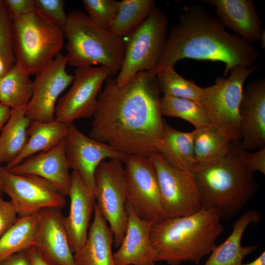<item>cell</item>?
Instances as JSON below:
<instances>
[{
    "mask_svg": "<svg viewBox=\"0 0 265 265\" xmlns=\"http://www.w3.org/2000/svg\"><path fill=\"white\" fill-rule=\"evenodd\" d=\"M15 64L13 22L0 0V79Z\"/></svg>",
    "mask_w": 265,
    "mask_h": 265,
    "instance_id": "obj_33",
    "label": "cell"
},
{
    "mask_svg": "<svg viewBox=\"0 0 265 265\" xmlns=\"http://www.w3.org/2000/svg\"><path fill=\"white\" fill-rule=\"evenodd\" d=\"M241 142L246 151L265 148V79L249 82L239 106Z\"/></svg>",
    "mask_w": 265,
    "mask_h": 265,
    "instance_id": "obj_17",
    "label": "cell"
},
{
    "mask_svg": "<svg viewBox=\"0 0 265 265\" xmlns=\"http://www.w3.org/2000/svg\"><path fill=\"white\" fill-rule=\"evenodd\" d=\"M3 191L10 198L18 215L48 208L62 209L65 197L50 182L38 176L15 174L1 168Z\"/></svg>",
    "mask_w": 265,
    "mask_h": 265,
    "instance_id": "obj_13",
    "label": "cell"
},
{
    "mask_svg": "<svg viewBox=\"0 0 265 265\" xmlns=\"http://www.w3.org/2000/svg\"><path fill=\"white\" fill-rule=\"evenodd\" d=\"M82 3L86 14L93 22L109 29L117 14L118 1L115 0H83Z\"/></svg>",
    "mask_w": 265,
    "mask_h": 265,
    "instance_id": "obj_34",
    "label": "cell"
},
{
    "mask_svg": "<svg viewBox=\"0 0 265 265\" xmlns=\"http://www.w3.org/2000/svg\"><path fill=\"white\" fill-rule=\"evenodd\" d=\"M128 222L126 233L117 251L113 254L116 265H155L156 254L150 240L154 222L141 219L127 200Z\"/></svg>",
    "mask_w": 265,
    "mask_h": 265,
    "instance_id": "obj_18",
    "label": "cell"
},
{
    "mask_svg": "<svg viewBox=\"0 0 265 265\" xmlns=\"http://www.w3.org/2000/svg\"><path fill=\"white\" fill-rule=\"evenodd\" d=\"M215 7L217 18L225 27L248 42H260L262 23L252 0H205Z\"/></svg>",
    "mask_w": 265,
    "mask_h": 265,
    "instance_id": "obj_21",
    "label": "cell"
},
{
    "mask_svg": "<svg viewBox=\"0 0 265 265\" xmlns=\"http://www.w3.org/2000/svg\"><path fill=\"white\" fill-rule=\"evenodd\" d=\"M36 8L62 31L67 16L64 10L63 0H35Z\"/></svg>",
    "mask_w": 265,
    "mask_h": 265,
    "instance_id": "obj_35",
    "label": "cell"
},
{
    "mask_svg": "<svg viewBox=\"0 0 265 265\" xmlns=\"http://www.w3.org/2000/svg\"><path fill=\"white\" fill-rule=\"evenodd\" d=\"M114 235L96 203L86 241L74 253L76 265H116L112 252Z\"/></svg>",
    "mask_w": 265,
    "mask_h": 265,
    "instance_id": "obj_23",
    "label": "cell"
},
{
    "mask_svg": "<svg viewBox=\"0 0 265 265\" xmlns=\"http://www.w3.org/2000/svg\"><path fill=\"white\" fill-rule=\"evenodd\" d=\"M244 156L247 165L253 172L260 171L265 174V148L254 152L245 150Z\"/></svg>",
    "mask_w": 265,
    "mask_h": 265,
    "instance_id": "obj_38",
    "label": "cell"
},
{
    "mask_svg": "<svg viewBox=\"0 0 265 265\" xmlns=\"http://www.w3.org/2000/svg\"><path fill=\"white\" fill-rule=\"evenodd\" d=\"M258 66L236 67L228 78L218 77L213 85L203 88L200 104L211 125L229 141L241 140L239 110L243 86Z\"/></svg>",
    "mask_w": 265,
    "mask_h": 265,
    "instance_id": "obj_7",
    "label": "cell"
},
{
    "mask_svg": "<svg viewBox=\"0 0 265 265\" xmlns=\"http://www.w3.org/2000/svg\"><path fill=\"white\" fill-rule=\"evenodd\" d=\"M68 126L55 118L49 122L32 121L28 129V139L24 149L4 167L9 169L31 156L54 147L66 138Z\"/></svg>",
    "mask_w": 265,
    "mask_h": 265,
    "instance_id": "obj_24",
    "label": "cell"
},
{
    "mask_svg": "<svg viewBox=\"0 0 265 265\" xmlns=\"http://www.w3.org/2000/svg\"><path fill=\"white\" fill-rule=\"evenodd\" d=\"M27 104L11 108L10 117L0 134V164L12 162L24 149L31 120L26 115Z\"/></svg>",
    "mask_w": 265,
    "mask_h": 265,
    "instance_id": "obj_25",
    "label": "cell"
},
{
    "mask_svg": "<svg viewBox=\"0 0 265 265\" xmlns=\"http://www.w3.org/2000/svg\"><path fill=\"white\" fill-rule=\"evenodd\" d=\"M61 210L48 208L38 212L39 220L34 245L57 265H76Z\"/></svg>",
    "mask_w": 265,
    "mask_h": 265,
    "instance_id": "obj_20",
    "label": "cell"
},
{
    "mask_svg": "<svg viewBox=\"0 0 265 265\" xmlns=\"http://www.w3.org/2000/svg\"><path fill=\"white\" fill-rule=\"evenodd\" d=\"M26 251L30 265H57L34 245Z\"/></svg>",
    "mask_w": 265,
    "mask_h": 265,
    "instance_id": "obj_39",
    "label": "cell"
},
{
    "mask_svg": "<svg viewBox=\"0 0 265 265\" xmlns=\"http://www.w3.org/2000/svg\"><path fill=\"white\" fill-rule=\"evenodd\" d=\"M221 219L216 211L202 209L187 216L168 217L154 223L150 240L156 262L170 265L199 264L216 246L223 230Z\"/></svg>",
    "mask_w": 265,
    "mask_h": 265,
    "instance_id": "obj_4",
    "label": "cell"
},
{
    "mask_svg": "<svg viewBox=\"0 0 265 265\" xmlns=\"http://www.w3.org/2000/svg\"><path fill=\"white\" fill-rule=\"evenodd\" d=\"M74 76L72 86L59 99L55 108V118L67 125L93 115L103 84L109 78V72L106 67L100 65L76 68Z\"/></svg>",
    "mask_w": 265,
    "mask_h": 265,
    "instance_id": "obj_12",
    "label": "cell"
},
{
    "mask_svg": "<svg viewBox=\"0 0 265 265\" xmlns=\"http://www.w3.org/2000/svg\"><path fill=\"white\" fill-rule=\"evenodd\" d=\"M195 132V130L178 131L163 120V146L159 153L174 167L191 171L197 165L194 153Z\"/></svg>",
    "mask_w": 265,
    "mask_h": 265,
    "instance_id": "obj_26",
    "label": "cell"
},
{
    "mask_svg": "<svg viewBox=\"0 0 265 265\" xmlns=\"http://www.w3.org/2000/svg\"><path fill=\"white\" fill-rule=\"evenodd\" d=\"M63 32L67 41L65 56L70 66L76 68L99 64L108 69L109 78L119 73L125 55L122 38L76 9L68 14Z\"/></svg>",
    "mask_w": 265,
    "mask_h": 265,
    "instance_id": "obj_5",
    "label": "cell"
},
{
    "mask_svg": "<svg viewBox=\"0 0 265 265\" xmlns=\"http://www.w3.org/2000/svg\"><path fill=\"white\" fill-rule=\"evenodd\" d=\"M168 25L166 14L156 6L128 36L122 66L115 79L118 85L125 84L140 72L154 71L166 45Z\"/></svg>",
    "mask_w": 265,
    "mask_h": 265,
    "instance_id": "obj_8",
    "label": "cell"
},
{
    "mask_svg": "<svg viewBox=\"0 0 265 265\" xmlns=\"http://www.w3.org/2000/svg\"><path fill=\"white\" fill-rule=\"evenodd\" d=\"M67 64L66 56L60 53L35 75L26 112L31 121L49 122L55 119L57 98L74 79V76L66 71Z\"/></svg>",
    "mask_w": 265,
    "mask_h": 265,
    "instance_id": "obj_14",
    "label": "cell"
},
{
    "mask_svg": "<svg viewBox=\"0 0 265 265\" xmlns=\"http://www.w3.org/2000/svg\"><path fill=\"white\" fill-rule=\"evenodd\" d=\"M29 76L15 64L0 79V103L10 108L27 105L33 93Z\"/></svg>",
    "mask_w": 265,
    "mask_h": 265,
    "instance_id": "obj_29",
    "label": "cell"
},
{
    "mask_svg": "<svg viewBox=\"0 0 265 265\" xmlns=\"http://www.w3.org/2000/svg\"><path fill=\"white\" fill-rule=\"evenodd\" d=\"M38 220V212L18 215L0 238V262L34 245Z\"/></svg>",
    "mask_w": 265,
    "mask_h": 265,
    "instance_id": "obj_27",
    "label": "cell"
},
{
    "mask_svg": "<svg viewBox=\"0 0 265 265\" xmlns=\"http://www.w3.org/2000/svg\"><path fill=\"white\" fill-rule=\"evenodd\" d=\"M160 107L162 116L182 119L195 129L211 125L200 104L192 100L163 95L160 99Z\"/></svg>",
    "mask_w": 265,
    "mask_h": 265,
    "instance_id": "obj_31",
    "label": "cell"
},
{
    "mask_svg": "<svg viewBox=\"0 0 265 265\" xmlns=\"http://www.w3.org/2000/svg\"><path fill=\"white\" fill-rule=\"evenodd\" d=\"M124 165L127 200L136 214L154 223L167 218L161 205L156 170L149 158L128 156Z\"/></svg>",
    "mask_w": 265,
    "mask_h": 265,
    "instance_id": "obj_11",
    "label": "cell"
},
{
    "mask_svg": "<svg viewBox=\"0 0 265 265\" xmlns=\"http://www.w3.org/2000/svg\"><path fill=\"white\" fill-rule=\"evenodd\" d=\"M257 210L250 209L242 213L233 224L229 237L218 246H215L203 265H241L244 258L252 253L258 245L242 246L243 235L252 223L256 224L262 219Z\"/></svg>",
    "mask_w": 265,
    "mask_h": 265,
    "instance_id": "obj_22",
    "label": "cell"
},
{
    "mask_svg": "<svg viewBox=\"0 0 265 265\" xmlns=\"http://www.w3.org/2000/svg\"><path fill=\"white\" fill-rule=\"evenodd\" d=\"M241 141H231L226 154L191 171L202 199V209L216 211L228 220L256 195L259 185L245 160Z\"/></svg>",
    "mask_w": 265,
    "mask_h": 265,
    "instance_id": "obj_3",
    "label": "cell"
},
{
    "mask_svg": "<svg viewBox=\"0 0 265 265\" xmlns=\"http://www.w3.org/2000/svg\"><path fill=\"white\" fill-rule=\"evenodd\" d=\"M63 31L37 8L13 22L15 65L36 75L61 53Z\"/></svg>",
    "mask_w": 265,
    "mask_h": 265,
    "instance_id": "obj_6",
    "label": "cell"
},
{
    "mask_svg": "<svg viewBox=\"0 0 265 265\" xmlns=\"http://www.w3.org/2000/svg\"><path fill=\"white\" fill-rule=\"evenodd\" d=\"M11 111V108L0 103V134L10 117Z\"/></svg>",
    "mask_w": 265,
    "mask_h": 265,
    "instance_id": "obj_41",
    "label": "cell"
},
{
    "mask_svg": "<svg viewBox=\"0 0 265 265\" xmlns=\"http://www.w3.org/2000/svg\"><path fill=\"white\" fill-rule=\"evenodd\" d=\"M95 184L96 204L112 231L114 246L119 248L124 237L128 222L124 161L117 159L103 161L96 170Z\"/></svg>",
    "mask_w": 265,
    "mask_h": 265,
    "instance_id": "obj_9",
    "label": "cell"
},
{
    "mask_svg": "<svg viewBox=\"0 0 265 265\" xmlns=\"http://www.w3.org/2000/svg\"><path fill=\"white\" fill-rule=\"evenodd\" d=\"M3 1L13 22L37 9L35 0H3Z\"/></svg>",
    "mask_w": 265,
    "mask_h": 265,
    "instance_id": "obj_36",
    "label": "cell"
},
{
    "mask_svg": "<svg viewBox=\"0 0 265 265\" xmlns=\"http://www.w3.org/2000/svg\"><path fill=\"white\" fill-rule=\"evenodd\" d=\"M160 93L153 71L140 72L121 86L108 78L99 95L89 136L127 156L159 152L163 137Z\"/></svg>",
    "mask_w": 265,
    "mask_h": 265,
    "instance_id": "obj_1",
    "label": "cell"
},
{
    "mask_svg": "<svg viewBox=\"0 0 265 265\" xmlns=\"http://www.w3.org/2000/svg\"><path fill=\"white\" fill-rule=\"evenodd\" d=\"M0 192V238L16 221L18 215L12 202L6 201Z\"/></svg>",
    "mask_w": 265,
    "mask_h": 265,
    "instance_id": "obj_37",
    "label": "cell"
},
{
    "mask_svg": "<svg viewBox=\"0 0 265 265\" xmlns=\"http://www.w3.org/2000/svg\"><path fill=\"white\" fill-rule=\"evenodd\" d=\"M69 169L64 138L52 149L31 156L7 170L15 174L40 177L52 184L66 197L69 195L71 185Z\"/></svg>",
    "mask_w": 265,
    "mask_h": 265,
    "instance_id": "obj_19",
    "label": "cell"
},
{
    "mask_svg": "<svg viewBox=\"0 0 265 265\" xmlns=\"http://www.w3.org/2000/svg\"><path fill=\"white\" fill-rule=\"evenodd\" d=\"M160 92L163 96L185 98L200 104L203 88L193 80H187L171 68L156 74Z\"/></svg>",
    "mask_w": 265,
    "mask_h": 265,
    "instance_id": "obj_32",
    "label": "cell"
},
{
    "mask_svg": "<svg viewBox=\"0 0 265 265\" xmlns=\"http://www.w3.org/2000/svg\"><path fill=\"white\" fill-rule=\"evenodd\" d=\"M156 7L153 0L118 1L117 14L109 29L121 38L128 37L147 19Z\"/></svg>",
    "mask_w": 265,
    "mask_h": 265,
    "instance_id": "obj_28",
    "label": "cell"
},
{
    "mask_svg": "<svg viewBox=\"0 0 265 265\" xmlns=\"http://www.w3.org/2000/svg\"><path fill=\"white\" fill-rule=\"evenodd\" d=\"M68 127L65 139L69 168L77 171L87 187L95 194V174L100 164L106 159L124 161L127 156L107 144L87 136L73 123Z\"/></svg>",
    "mask_w": 265,
    "mask_h": 265,
    "instance_id": "obj_15",
    "label": "cell"
},
{
    "mask_svg": "<svg viewBox=\"0 0 265 265\" xmlns=\"http://www.w3.org/2000/svg\"><path fill=\"white\" fill-rule=\"evenodd\" d=\"M259 55L250 42L228 32L217 17L202 5L195 4L184 7L178 23L171 28L153 72L156 75L173 68L181 59L190 58L224 63L226 78L236 67L254 66Z\"/></svg>",
    "mask_w": 265,
    "mask_h": 265,
    "instance_id": "obj_2",
    "label": "cell"
},
{
    "mask_svg": "<svg viewBox=\"0 0 265 265\" xmlns=\"http://www.w3.org/2000/svg\"><path fill=\"white\" fill-rule=\"evenodd\" d=\"M149 159L157 172L161 205L167 217H180L202 210L201 197L190 171L171 165L159 152Z\"/></svg>",
    "mask_w": 265,
    "mask_h": 265,
    "instance_id": "obj_10",
    "label": "cell"
},
{
    "mask_svg": "<svg viewBox=\"0 0 265 265\" xmlns=\"http://www.w3.org/2000/svg\"><path fill=\"white\" fill-rule=\"evenodd\" d=\"M260 42L261 43L262 48L263 49H265V29H262Z\"/></svg>",
    "mask_w": 265,
    "mask_h": 265,
    "instance_id": "obj_43",
    "label": "cell"
},
{
    "mask_svg": "<svg viewBox=\"0 0 265 265\" xmlns=\"http://www.w3.org/2000/svg\"><path fill=\"white\" fill-rule=\"evenodd\" d=\"M195 130L194 153L197 164L212 161L227 153L231 141L225 139L211 125Z\"/></svg>",
    "mask_w": 265,
    "mask_h": 265,
    "instance_id": "obj_30",
    "label": "cell"
},
{
    "mask_svg": "<svg viewBox=\"0 0 265 265\" xmlns=\"http://www.w3.org/2000/svg\"><path fill=\"white\" fill-rule=\"evenodd\" d=\"M26 250L0 262V265H30Z\"/></svg>",
    "mask_w": 265,
    "mask_h": 265,
    "instance_id": "obj_40",
    "label": "cell"
},
{
    "mask_svg": "<svg viewBox=\"0 0 265 265\" xmlns=\"http://www.w3.org/2000/svg\"><path fill=\"white\" fill-rule=\"evenodd\" d=\"M241 265H265V252L261 254L255 260L248 263L243 264Z\"/></svg>",
    "mask_w": 265,
    "mask_h": 265,
    "instance_id": "obj_42",
    "label": "cell"
},
{
    "mask_svg": "<svg viewBox=\"0 0 265 265\" xmlns=\"http://www.w3.org/2000/svg\"><path fill=\"white\" fill-rule=\"evenodd\" d=\"M0 192H3V187H2V177H1V166H0Z\"/></svg>",
    "mask_w": 265,
    "mask_h": 265,
    "instance_id": "obj_44",
    "label": "cell"
},
{
    "mask_svg": "<svg viewBox=\"0 0 265 265\" xmlns=\"http://www.w3.org/2000/svg\"><path fill=\"white\" fill-rule=\"evenodd\" d=\"M70 198L68 215L63 217V224L73 253L85 244L88 228L96 204L95 194L86 186L79 173H71Z\"/></svg>",
    "mask_w": 265,
    "mask_h": 265,
    "instance_id": "obj_16",
    "label": "cell"
}]
</instances>
